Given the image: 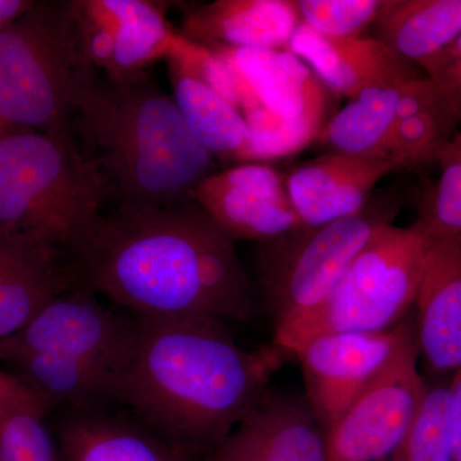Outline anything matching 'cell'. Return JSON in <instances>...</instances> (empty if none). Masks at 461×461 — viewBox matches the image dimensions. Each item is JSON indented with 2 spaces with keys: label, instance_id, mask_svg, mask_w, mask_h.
Returning <instances> with one entry per match:
<instances>
[{
  "label": "cell",
  "instance_id": "7402d4cb",
  "mask_svg": "<svg viewBox=\"0 0 461 461\" xmlns=\"http://www.w3.org/2000/svg\"><path fill=\"white\" fill-rule=\"evenodd\" d=\"M167 62L173 102L190 131L214 158L239 162L249 136L247 121L240 109L177 58H169Z\"/></svg>",
  "mask_w": 461,
  "mask_h": 461
},
{
  "label": "cell",
  "instance_id": "e0dca14e",
  "mask_svg": "<svg viewBox=\"0 0 461 461\" xmlns=\"http://www.w3.org/2000/svg\"><path fill=\"white\" fill-rule=\"evenodd\" d=\"M286 50L305 62L324 86L350 100L375 85L420 76L414 63L375 38H330L303 23Z\"/></svg>",
  "mask_w": 461,
  "mask_h": 461
},
{
  "label": "cell",
  "instance_id": "d4e9b609",
  "mask_svg": "<svg viewBox=\"0 0 461 461\" xmlns=\"http://www.w3.org/2000/svg\"><path fill=\"white\" fill-rule=\"evenodd\" d=\"M403 81H391L363 90L330 118L318 139L335 153L387 159L388 139L395 122L397 99Z\"/></svg>",
  "mask_w": 461,
  "mask_h": 461
},
{
  "label": "cell",
  "instance_id": "30bf717a",
  "mask_svg": "<svg viewBox=\"0 0 461 461\" xmlns=\"http://www.w3.org/2000/svg\"><path fill=\"white\" fill-rule=\"evenodd\" d=\"M81 48L99 75L111 80L145 74L157 60L180 54L187 39L149 0H69Z\"/></svg>",
  "mask_w": 461,
  "mask_h": 461
},
{
  "label": "cell",
  "instance_id": "9a60e30c",
  "mask_svg": "<svg viewBox=\"0 0 461 461\" xmlns=\"http://www.w3.org/2000/svg\"><path fill=\"white\" fill-rule=\"evenodd\" d=\"M415 342L430 378L461 369V241L423 242Z\"/></svg>",
  "mask_w": 461,
  "mask_h": 461
},
{
  "label": "cell",
  "instance_id": "9c48e42d",
  "mask_svg": "<svg viewBox=\"0 0 461 461\" xmlns=\"http://www.w3.org/2000/svg\"><path fill=\"white\" fill-rule=\"evenodd\" d=\"M415 342V321L406 317L384 332L333 333L294 351L302 366L305 402L324 435L357 396Z\"/></svg>",
  "mask_w": 461,
  "mask_h": 461
},
{
  "label": "cell",
  "instance_id": "603a6c76",
  "mask_svg": "<svg viewBox=\"0 0 461 461\" xmlns=\"http://www.w3.org/2000/svg\"><path fill=\"white\" fill-rule=\"evenodd\" d=\"M373 23L377 41L420 66L461 36V2L386 0Z\"/></svg>",
  "mask_w": 461,
  "mask_h": 461
},
{
  "label": "cell",
  "instance_id": "ba28073f",
  "mask_svg": "<svg viewBox=\"0 0 461 461\" xmlns=\"http://www.w3.org/2000/svg\"><path fill=\"white\" fill-rule=\"evenodd\" d=\"M133 327V315L103 304L80 281L54 297L20 332L0 341V359L12 363L41 355L74 371L107 378L114 387Z\"/></svg>",
  "mask_w": 461,
  "mask_h": 461
},
{
  "label": "cell",
  "instance_id": "7a4b0ae2",
  "mask_svg": "<svg viewBox=\"0 0 461 461\" xmlns=\"http://www.w3.org/2000/svg\"><path fill=\"white\" fill-rule=\"evenodd\" d=\"M112 400L151 432L212 453L269 387L280 348L244 350L213 318L136 317Z\"/></svg>",
  "mask_w": 461,
  "mask_h": 461
},
{
  "label": "cell",
  "instance_id": "484cf974",
  "mask_svg": "<svg viewBox=\"0 0 461 461\" xmlns=\"http://www.w3.org/2000/svg\"><path fill=\"white\" fill-rule=\"evenodd\" d=\"M439 178L424 185L411 229L423 242L461 241V135L457 132L438 159Z\"/></svg>",
  "mask_w": 461,
  "mask_h": 461
},
{
  "label": "cell",
  "instance_id": "8992f818",
  "mask_svg": "<svg viewBox=\"0 0 461 461\" xmlns=\"http://www.w3.org/2000/svg\"><path fill=\"white\" fill-rule=\"evenodd\" d=\"M423 258V241L411 227H382L323 303L276 326V348L293 355L320 336L393 329L415 305Z\"/></svg>",
  "mask_w": 461,
  "mask_h": 461
},
{
  "label": "cell",
  "instance_id": "f546056e",
  "mask_svg": "<svg viewBox=\"0 0 461 461\" xmlns=\"http://www.w3.org/2000/svg\"><path fill=\"white\" fill-rule=\"evenodd\" d=\"M26 402L41 405V402L23 386L20 379L14 377L11 373L0 371V405Z\"/></svg>",
  "mask_w": 461,
  "mask_h": 461
},
{
  "label": "cell",
  "instance_id": "5b68a950",
  "mask_svg": "<svg viewBox=\"0 0 461 461\" xmlns=\"http://www.w3.org/2000/svg\"><path fill=\"white\" fill-rule=\"evenodd\" d=\"M98 77L81 48L69 0H35L0 32V131H69Z\"/></svg>",
  "mask_w": 461,
  "mask_h": 461
},
{
  "label": "cell",
  "instance_id": "4316f807",
  "mask_svg": "<svg viewBox=\"0 0 461 461\" xmlns=\"http://www.w3.org/2000/svg\"><path fill=\"white\" fill-rule=\"evenodd\" d=\"M39 403L0 405V461H63Z\"/></svg>",
  "mask_w": 461,
  "mask_h": 461
},
{
  "label": "cell",
  "instance_id": "277c9868",
  "mask_svg": "<svg viewBox=\"0 0 461 461\" xmlns=\"http://www.w3.org/2000/svg\"><path fill=\"white\" fill-rule=\"evenodd\" d=\"M107 203L69 131H0V242L72 260Z\"/></svg>",
  "mask_w": 461,
  "mask_h": 461
},
{
  "label": "cell",
  "instance_id": "f1b7e54d",
  "mask_svg": "<svg viewBox=\"0 0 461 461\" xmlns=\"http://www.w3.org/2000/svg\"><path fill=\"white\" fill-rule=\"evenodd\" d=\"M457 120L461 117V36L420 65Z\"/></svg>",
  "mask_w": 461,
  "mask_h": 461
},
{
  "label": "cell",
  "instance_id": "52a82bcc",
  "mask_svg": "<svg viewBox=\"0 0 461 461\" xmlns=\"http://www.w3.org/2000/svg\"><path fill=\"white\" fill-rule=\"evenodd\" d=\"M402 208L395 194L371 198L359 214L260 242V281L276 326L323 303L348 267Z\"/></svg>",
  "mask_w": 461,
  "mask_h": 461
},
{
  "label": "cell",
  "instance_id": "cb8c5ba5",
  "mask_svg": "<svg viewBox=\"0 0 461 461\" xmlns=\"http://www.w3.org/2000/svg\"><path fill=\"white\" fill-rule=\"evenodd\" d=\"M387 461H461V369L426 379L420 408Z\"/></svg>",
  "mask_w": 461,
  "mask_h": 461
},
{
  "label": "cell",
  "instance_id": "4fadbf2b",
  "mask_svg": "<svg viewBox=\"0 0 461 461\" xmlns=\"http://www.w3.org/2000/svg\"><path fill=\"white\" fill-rule=\"evenodd\" d=\"M211 50L235 75L242 115L262 107L281 120L323 131L329 108L326 86L295 54L266 48Z\"/></svg>",
  "mask_w": 461,
  "mask_h": 461
},
{
  "label": "cell",
  "instance_id": "ffe728a7",
  "mask_svg": "<svg viewBox=\"0 0 461 461\" xmlns=\"http://www.w3.org/2000/svg\"><path fill=\"white\" fill-rule=\"evenodd\" d=\"M80 282L71 259L0 242V341Z\"/></svg>",
  "mask_w": 461,
  "mask_h": 461
},
{
  "label": "cell",
  "instance_id": "6da1fadb",
  "mask_svg": "<svg viewBox=\"0 0 461 461\" xmlns=\"http://www.w3.org/2000/svg\"><path fill=\"white\" fill-rule=\"evenodd\" d=\"M83 284L136 317L250 321L251 284L235 240L195 200L113 205L72 258Z\"/></svg>",
  "mask_w": 461,
  "mask_h": 461
},
{
  "label": "cell",
  "instance_id": "4dcf8cb0",
  "mask_svg": "<svg viewBox=\"0 0 461 461\" xmlns=\"http://www.w3.org/2000/svg\"><path fill=\"white\" fill-rule=\"evenodd\" d=\"M35 0H0V32L23 16Z\"/></svg>",
  "mask_w": 461,
  "mask_h": 461
},
{
  "label": "cell",
  "instance_id": "83f0119b",
  "mask_svg": "<svg viewBox=\"0 0 461 461\" xmlns=\"http://www.w3.org/2000/svg\"><path fill=\"white\" fill-rule=\"evenodd\" d=\"M300 21L330 38L362 36L375 23L384 0H297Z\"/></svg>",
  "mask_w": 461,
  "mask_h": 461
},
{
  "label": "cell",
  "instance_id": "5bb4252c",
  "mask_svg": "<svg viewBox=\"0 0 461 461\" xmlns=\"http://www.w3.org/2000/svg\"><path fill=\"white\" fill-rule=\"evenodd\" d=\"M208 461H327L326 435L305 399L268 387Z\"/></svg>",
  "mask_w": 461,
  "mask_h": 461
},
{
  "label": "cell",
  "instance_id": "7c38bea8",
  "mask_svg": "<svg viewBox=\"0 0 461 461\" xmlns=\"http://www.w3.org/2000/svg\"><path fill=\"white\" fill-rule=\"evenodd\" d=\"M193 199L235 241L266 242L303 229L288 196L286 173L266 163L214 172L196 187Z\"/></svg>",
  "mask_w": 461,
  "mask_h": 461
},
{
  "label": "cell",
  "instance_id": "8fae6325",
  "mask_svg": "<svg viewBox=\"0 0 461 461\" xmlns=\"http://www.w3.org/2000/svg\"><path fill=\"white\" fill-rule=\"evenodd\" d=\"M417 344L402 351L326 433L327 461H387L420 408L426 378Z\"/></svg>",
  "mask_w": 461,
  "mask_h": 461
},
{
  "label": "cell",
  "instance_id": "ac0fdd59",
  "mask_svg": "<svg viewBox=\"0 0 461 461\" xmlns=\"http://www.w3.org/2000/svg\"><path fill=\"white\" fill-rule=\"evenodd\" d=\"M300 23L291 0H217L184 5L180 33L208 48L286 50Z\"/></svg>",
  "mask_w": 461,
  "mask_h": 461
},
{
  "label": "cell",
  "instance_id": "44dd1931",
  "mask_svg": "<svg viewBox=\"0 0 461 461\" xmlns=\"http://www.w3.org/2000/svg\"><path fill=\"white\" fill-rule=\"evenodd\" d=\"M459 122L438 89L427 77L403 81L395 122L387 144V160L397 171L438 163Z\"/></svg>",
  "mask_w": 461,
  "mask_h": 461
},
{
  "label": "cell",
  "instance_id": "3957f363",
  "mask_svg": "<svg viewBox=\"0 0 461 461\" xmlns=\"http://www.w3.org/2000/svg\"><path fill=\"white\" fill-rule=\"evenodd\" d=\"M69 133L113 205L185 202L218 171L215 158L149 71L122 80L99 75Z\"/></svg>",
  "mask_w": 461,
  "mask_h": 461
},
{
  "label": "cell",
  "instance_id": "d6986e66",
  "mask_svg": "<svg viewBox=\"0 0 461 461\" xmlns=\"http://www.w3.org/2000/svg\"><path fill=\"white\" fill-rule=\"evenodd\" d=\"M63 461H200V455L139 421L94 411H68L56 437Z\"/></svg>",
  "mask_w": 461,
  "mask_h": 461
},
{
  "label": "cell",
  "instance_id": "2e32d148",
  "mask_svg": "<svg viewBox=\"0 0 461 461\" xmlns=\"http://www.w3.org/2000/svg\"><path fill=\"white\" fill-rule=\"evenodd\" d=\"M396 172L390 160L330 153L286 175L288 196L304 229L359 214L375 185Z\"/></svg>",
  "mask_w": 461,
  "mask_h": 461
}]
</instances>
